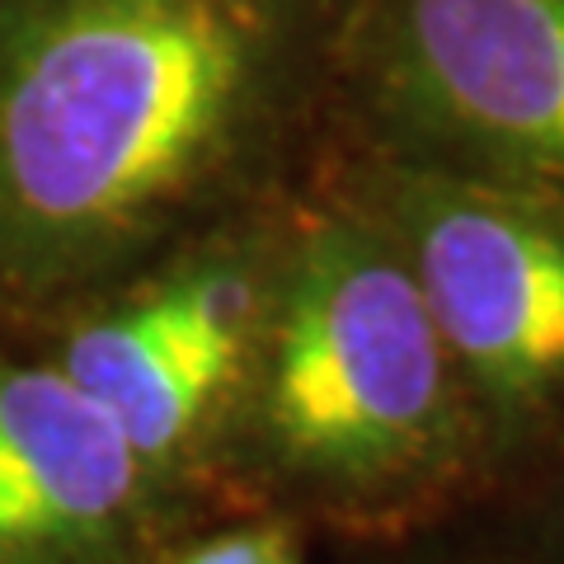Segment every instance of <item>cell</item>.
<instances>
[{"label": "cell", "mask_w": 564, "mask_h": 564, "mask_svg": "<svg viewBox=\"0 0 564 564\" xmlns=\"http://www.w3.org/2000/svg\"><path fill=\"white\" fill-rule=\"evenodd\" d=\"M273 0H0V269L128 250L254 118Z\"/></svg>", "instance_id": "1"}, {"label": "cell", "mask_w": 564, "mask_h": 564, "mask_svg": "<svg viewBox=\"0 0 564 564\" xmlns=\"http://www.w3.org/2000/svg\"><path fill=\"white\" fill-rule=\"evenodd\" d=\"M263 414L296 470L391 489L443 462L456 423L452 358L410 259L377 231H311L282 296Z\"/></svg>", "instance_id": "2"}, {"label": "cell", "mask_w": 564, "mask_h": 564, "mask_svg": "<svg viewBox=\"0 0 564 564\" xmlns=\"http://www.w3.org/2000/svg\"><path fill=\"white\" fill-rule=\"evenodd\" d=\"M386 109L443 170L564 207V0H372Z\"/></svg>", "instance_id": "3"}, {"label": "cell", "mask_w": 564, "mask_h": 564, "mask_svg": "<svg viewBox=\"0 0 564 564\" xmlns=\"http://www.w3.org/2000/svg\"><path fill=\"white\" fill-rule=\"evenodd\" d=\"M404 245L443 348L499 419L564 400V207L456 170L404 184Z\"/></svg>", "instance_id": "4"}, {"label": "cell", "mask_w": 564, "mask_h": 564, "mask_svg": "<svg viewBox=\"0 0 564 564\" xmlns=\"http://www.w3.org/2000/svg\"><path fill=\"white\" fill-rule=\"evenodd\" d=\"M141 485L118 423L57 367H0V564H85Z\"/></svg>", "instance_id": "5"}, {"label": "cell", "mask_w": 564, "mask_h": 564, "mask_svg": "<svg viewBox=\"0 0 564 564\" xmlns=\"http://www.w3.org/2000/svg\"><path fill=\"white\" fill-rule=\"evenodd\" d=\"M57 372L118 423L141 462L180 447L231 381L184 348L165 292L70 334Z\"/></svg>", "instance_id": "6"}, {"label": "cell", "mask_w": 564, "mask_h": 564, "mask_svg": "<svg viewBox=\"0 0 564 564\" xmlns=\"http://www.w3.org/2000/svg\"><path fill=\"white\" fill-rule=\"evenodd\" d=\"M161 292L174 311L184 348L193 358H203L207 367L231 377L245 352V339L254 329V315H259L254 278L240 269H193Z\"/></svg>", "instance_id": "7"}, {"label": "cell", "mask_w": 564, "mask_h": 564, "mask_svg": "<svg viewBox=\"0 0 564 564\" xmlns=\"http://www.w3.org/2000/svg\"><path fill=\"white\" fill-rule=\"evenodd\" d=\"M170 564H296V551L282 527H240V532L193 545Z\"/></svg>", "instance_id": "8"}]
</instances>
